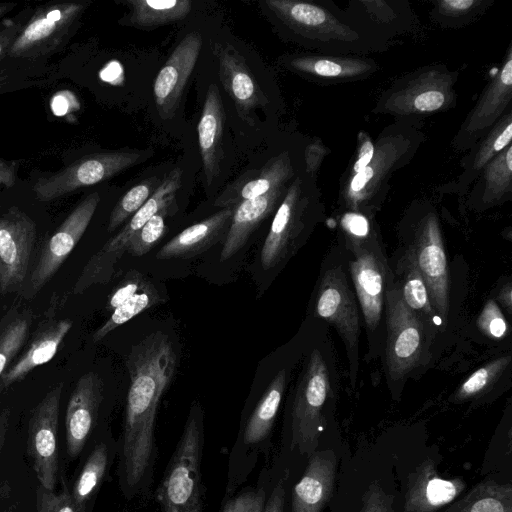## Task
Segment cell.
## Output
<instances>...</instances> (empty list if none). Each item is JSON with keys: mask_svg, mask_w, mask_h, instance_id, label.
I'll use <instances>...</instances> for the list:
<instances>
[{"mask_svg": "<svg viewBox=\"0 0 512 512\" xmlns=\"http://www.w3.org/2000/svg\"><path fill=\"white\" fill-rule=\"evenodd\" d=\"M176 363L172 341L161 331L133 346L126 359L130 385L120 462L122 480L130 490L141 482L151 465L157 409L172 382Z\"/></svg>", "mask_w": 512, "mask_h": 512, "instance_id": "cell-1", "label": "cell"}, {"mask_svg": "<svg viewBox=\"0 0 512 512\" xmlns=\"http://www.w3.org/2000/svg\"><path fill=\"white\" fill-rule=\"evenodd\" d=\"M203 411L194 403L157 491L161 512H202Z\"/></svg>", "mask_w": 512, "mask_h": 512, "instance_id": "cell-2", "label": "cell"}, {"mask_svg": "<svg viewBox=\"0 0 512 512\" xmlns=\"http://www.w3.org/2000/svg\"><path fill=\"white\" fill-rule=\"evenodd\" d=\"M181 183V169L175 168L166 175L153 194L131 217L123 229L109 239L88 260L75 282L72 290L74 294H81L95 284H106L112 279L116 264L126 253L134 234L162 207L175 200L176 192L181 187Z\"/></svg>", "mask_w": 512, "mask_h": 512, "instance_id": "cell-3", "label": "cell"}, {"mask_svg": "<svg viewBox=\"0 0 512 512\" xmlns=\"http://www.w3.org/2000/svg\"><path fill=\"white\" fill-rule=\"evenodd\" d=\"M385 363L390 380L400 381L422 360L428 349L427 324L403 301L398 286H388L385 295Z\"/></svg>", "mask_w": 512, "mask_h": 512, "instance_id": "cell-4", "label": "cell"}, {"mask_svg": "<svg viewBox=\"0 0 512 512\" xmlns=\"http://www.w3.org/2000/svg\"><path fill=\"white\" fill-rule=\"evenodd\" d=\"M331 388L327 364L315 349L298 380L291 421V448L309 457L316 452L323 431V408Z\"/></svg>", "mask_w": 512, "mask_h": 512, "instance_id": "cell-5", "label": "cell"}, {"mask_svg": "<svg viewBox=\"0 0 512 512\" xmlns=\"http://www.w3.org/2000/svg\"><path fill=\"white\" fill-rule=\"evenodd\" d=\"M148 151L114 150L86 155L56 173L39 178L33 190L40 201H51L79 188L95 185L144 161Z\"/></svg>", "mask_w": 512, "mask_h": 512, "instance_id": "cell-6", "label": "cell"}, {"mask_svg": "<svg viewBox=\"0 0 512 512\" xmlns=\"http://www.w3.org/2000/svg\"><path fill=\"white\" fill-rule=\"evenodd\" d=\"M315 310L334 326L342 338L349 359L350 380L355 384L358 372L360 315L353 292L341 267L327 269L320 280Z\"/></svg>", "mask_w": 512, "mask_h": 512, "instance_id": "cell-7", "label": "cell"}, {"mask_svg": "<svg viewBox=\"0 0 512 512\" xmlns=\"http://www.w3.org/2000/svg\"><path fill=\"white\" fill-rule=\"evenodd\" d=\"M87 5V2H64L39 7L17 34L6 54L34 57L55 50L71 32Z\"/></svg>", "mask_w": 512, "mask_h": 512, "instance_id": "cell-8", "label": "cell"}, {"mask_svg": "<svg viewBox=\"0 0 512 512\" xmlns=\"http://www.w3.org/2000/svg\"><path fill=\"white\" fill-rule=\"evenodd\" d=\"M99 202L98 192L86 196L47 241L31 273L28 297L35 295L50 281L73 251L86 231Z\"/></svg>", "mask_w": 512, "mask_h": 512, "instance_id": "cell-9", "label": "cell"}, {"mask_svg": "<svg viewBox=\"0 0 512 512\" xmlns=\"http://www.w3.org/2000/svg\"><path fill=\"white\" fill-rule=\"evenodd\" d=\"M63 383L54 386L35 407L28 427V449L40 486L53 491L58 472L57 430Z\"/></svg>", "mask_w": 512, "mask_h": 512, "instance_id": "cell-10", "label": "cell"}, {"mask_svg": "<svg viewBox=\"0 0 512 512\" xmlns=\"http://www.w3.org/2000/svg\"><path fill=\"white\" fill-rule=\"evenodd\" d=\"M213 53L224 90L233 100L238 116L250 126H255V111L268 100L254 78L243 55L230 43L217 42Z\"/></svg>", "mask_w": 512, "mask_h": 512, "instance_id": "cell-11", "label": "cell"}, {"mask_svg": "<svg viewBox=\"0 0 512 512\" xmlns=\"http://www.w3.org/2000/svg\"><path fill=\"white\" fill-rule=\"evenodd\" d=\"M411 249L432 307L443 324L449 312V271L441 233L434 219L423 224Z\"/></svg>", "mask_w": 512, "mask_h": 512, "instance_id": "cell-12", "label": "cell"}, {"mask_svg": "<svg viewBox=\"0 0 512 512\" xmlns=\"http://www.w3.org/2000/svg\"><path fill=\"white\" fill-rule=\"evenodd\" d=\"M350 272L367 329L377 330L385 305L387 265L376 248L353 243Z\"/></svg>", "mask_w": 512, "mask_h": 512, "instance_id": "cell-13", "label": "cell"}, {"mask_svg": "<svg viewBox=\"0 0 512 512\" xmlns=\"http://www.w3.org/2000/svg\"><path fill=\"white\" fill-rule=\"evenodd\" d=\"M202 47L199 32L184 36L159 71L153 85L154 101L162 120L172 119L179 107L187 81L192 74Z\"/></svg>", "mask_w": 512, "mask_h": 512, "instance_id": "cell-14", "label": "cell"}, {"mask_svg": "<svg viewBox=\"0 0 512 512\" xmlns=\"http://www.w3.org/2000/svg\"><path fill=\"white\" fill-rule=\"evenodd\" d=\"M35 232L34 222L17 210L0 220V290L2 292L18 289L26 279Z\"/></svg>", "mask_w": 512, "mask_h": 512, "instance_id": "cell-15", "label": "cell"}, {"mask_svg": "<svg viewBox=\"0 0 512 512\" xmlns=\"http://www.w3.org/2000/svg\"><path fill=\"white\" fill-rule=\"evenodd\" d=\"M104 385L95 372L81 376L72 391L66 410V443L71 458L82 451L95 425L103 399Z\"/></svg>", "mask_w": 512, "mask_h": 512, "instance_id": "cell-16", "label": "cell"}, {"mask_svg": "<svg viewBox=\"0 0 512 512\" xmlns=\"http://www.w3.org/2000/svg\"><path fill=\"white\" fill-rule=\"evenodd\" d=\"M465 487L461 478L441 477L434 461L427 459L408 478L404 512H437L453 502Z\"/></svg>", "mask_w": 512, "mask_h": 512, "instance_id": "cell-17", "label": "cell"}, {"mask_svg": "<svg viewBox=\"0 0 512 512\" xmlns=\"http://www.w3.org/2000/svg\"><path fill=\"white\" fill-rule=\"evenodd\" d=\"M337 475L333 450L314 452L299 482L294 486L292 512H321L332 497Z\"/></svg>", "mask_w": 512, "mask_h": 512, "instance_id": "cell-18", "label": "cell"}, {"mask_svg": "<svg viewBox=\"0 0 512 512\" xmlns=\"http://www.w3.org/2000/svg\"><path fill=\"white\" fill-rule=\"evenodd\" d=\"M298 183L287 191L272 221L261 249V264L270 269L283 262L294 250L302 228Z\"/></svg>", "mask_w": 512, "mask_h": 512, "instance_id": "cell-19", "label": "cell"}, {"mask_svg": "<svg viewBox=\"0 0 512 512\" xmlns=\"http://www.w3.org/2000/svg\"><path fill=\"white\" fill-rule=\"evenodd\" d=\"M225 113L219 88L210 84L202 114L198 123V141L203 171L208 185H211L220 173L224 157L223 130Z\"/></svg>", "mask_w": 512, "mask_h": 512, "instance_id": "cell-20", "label": "cell"}, {"mask_svg": "<svg viewBox=\"0 0 512 512\" xmlns=\"http://www.w3.org/2000/svg\"><path fill=\"white\" fill-rule=\"evenodd\" d=\"M234 208H224L208 218L193 224L174 236L158 251L159 260L190 258L198 255L220 240H225Z\"/></svg>", "mask_w": 512, "mask_h": 512, "instance_id": "cell-21", "label": "cell"}, {"mask_svg": "<svg viewBox=\"0 0 512 512\" xmlns=\"http://www.w3.org/2000/svg\"><path fill=\"white\" fill-rule=\"evenodd\" d=\"M286 154L270 159L260 169L249 170L228 184L216 198L214 206L234 208L243 201L254 199L285 183L291 174Z\"/></svg>", "mask_w": 512, "mask_h": 512, "instance_id": "cell-22", "label": "cell"}, {"mask_svg": "<svg viewBox=\"0 0 512 512\" xmlns=\"http://www.w3.org/2000/svg\"><path fill=\"white\" fill-rule=\"evenodd\" d=\"M282 192L283 185L264 195L243 201L234 207L220 255L222 261L232 257L244 246L250 235L274 211Z\"/></svg>", "mask_w": 512, "mask_h": 512, "instance_id": "cell-23", "label": "cell"}, {"mask_svg": "<svg viewBox=\"0 0 512 512\" xmlns=\"http://www.w3.org/2000/svg\"><path fill=\"white\" fill-rule=\"evenodd\" d=\"M72 321L62 319L39 332L24 353L0 378V387L6 388L22 380L34 368L49 362L72 327Z\"/></svg>", "mask_w": 512, "mask_h": 512, "instance_id": "cell-24", "label": "cell"}, {"mask_svg": "<svg viewBox=\"0 0 512 512\" xmlns=\"http://www.w3.org/2000/svg\"><path fill=\"white\" fill-rule=\"evenodd\" d=\"M129 22L133 27L152 29L179 21L188 16L190 0H128Z\"/></svg>", "mask_w": 512, "mask_h": 512, "instance_id": "cell-25", "label": "cell"}, {"mask_svg": "<svg viewBox=\"0 0 512 512\" xmlns=\"http://www.w3.org/2000/svg\"><path fill=\"white\" fill-rule=\"evenodd\" d=\"M286 385V371L281 369L273 378L247 421L244 443L261 442L271 431Z\"/></svg>", "mask_w": 512, "mask_h": 512, "instance_id": "cell-26", "label": "cell"}, {"mask_svg": "<svg viewBox=\"0 0 512 512\" xmlns=\"http://www.w3.org/2000/svg\"><path fill=\"white\" fill-rule=\"evenodd\" d=\"M400 267L401 280L398 288L403 301L429 326L442 324L432 307L426 283L416 265L411 248L401 258Z\"/></svg>", "mask_w": 512, "mask_h": 512, "instance_id": "cell-27", "label": "cell"}, {"mask_svg": "<svg viewBox=\"0 0 512 512\" xmlns=\"http://www.w3.org/2000/svg\"><path fill=\"white\" fill-rule=\"evenodd\" d=\"M446 512H512V486L493 480L482 481Z\"/></svg>", "mask_w": 512, "mask_h": 512, "instance_id": "cell-28", "label": "cell"}, {"mask_svg": "<svg viewBox=\"0 0 512 512\" xmlns=\"http://www.w3.org/2000/svg\"><path fill=\"white\" fill-rule=\"evenodd\" d=\"M268 8L292 28L314 31L324 27L326 12L312 4L290 0H267Z\"/></svg>", "mask_w": 512, "mask_h": 512, "instance_id": "cell-29", "label": "cell"}, {"mask_svg": "<svg viewBox=\"0 0 512 512\" xmlns=\"http://www.w3.org/2000/svg\"><path fill=\"white\" fill-rule=\"evenodd\" d=\"M160 302H162L161 296L149 281L141 291L111 312L110 317L94 332L92 336L93 342L101 341L117 327Z\"/></svg>", "mask_w": 512, "mask_h": 512, "instance_id": "cell-30", "label": "cell"}, {"mask_svg": "<svg viewBox=\"0 0 512 512\" xmlns=\"http://www.w3.org/2000/svg\"><path fill=\"white\" fill-rule=\"evenodd\" d=\"M107 465L108 448L104 443L98 444L86 460L73 487L71 496L81 511L100 485Z\"/></svg>", "mask_w": 512, "mask_h": 512, "instance_id": "cell-31", "label": "cell"}, {"mask_svg": "<svg viewBox=\"0 0 512 512\" xmlns=\"http://www.w3.org/2000/svg\"><path fill=\"white\" fill-rule=\"evenodd\" d=\"M512 86V59L509 56L505 63L499 78L495 81L487 95L474 111L469 129H482V127L491 123L492 116L496 115L498 107L505 103V97L510 98Z\"/></svg>", "mask_w": 512, "mask_h": 512, "instance_id": "cell-32", "label": "cell"}, {"mask_svg": "<svg viewBox=\"0 0 512 512\" xmlns=\"http://www.w3.org/2000/svg\"><path fill=\"white\" fill-rule=\"evenodd\" d=\"M511 361L509 355L494 359L475 370L458 388L456 401H467L479 397L506 370Z\"/></svg>", "mask_w": 512, "mask_h": 512, "instance_id": "cell-33", "label": "cell"}, {"mask_svg": "<svg viewBox=\"0 0 512 512\" xmlns=\"http://www.w3.org/2000/svg\"><path fill=\"white\" fill-rule=\"evenodd\" d=\"M158 178L152 177L133 186L113 208L107 230L113 232L133 216L153 194Z\"/></svg>", "mask_w": 512, "mask_h": 512, "instance_id": "cell-34", "label": "cell"}, {"mask_svg": "<svg viewBox=\"0 0 512 512\" xmlns=\"http://www.w3.org/2000/svg\"><path fill=\"white\" fill-rule=\"evenodd\" d=\"M177 209L173 200L162 207L150 220L132 237L127 253L133 256H142L149 252L166 231V218Z\"/></svg>", "mask_w": 512, "mask_h": 512, "instance_id": "cell-35", "label": "cell"}, {"mask_svg": "<svg viewBox=\"0 0 512 512\" xmlns=\"http://www.w3.org/2000/svg\"><path fill=\"white\" fill-rule=\"evenodd\" d=\"M29 330L26 318H18L7 325L0 334V378L11 360L23 346Z\"/></svg>", "mask_w": 512, "mask_h": 512, "instance_id": "cell-36", "label": "cell"}, {"mask_svg": "<svg viewBox=\"0 0 512 512\" xmlns=\"http://www.w3.org/2000/svg\"><path fill=\"white\" fill-rule=\"evenodd\" d=\"M512 147L493 161L487 169V190L492 196L502 194L511 183Z\"/></svg>", "mask_w": 512, "mask_h": 512, "instance_id": "cell-37", "label": "cell"}, {"mask_svg": "<svg viewBox=\"0 0 512 512\" xmlns=\"http://www.w3.org/2000/svg\"><path fill=\"white\" fill-rule=\"evenodd\" d=\"M480 331L491 339H501L508 334L509 326L497 303L489 299L477 320Z\"/></svg>", "mask_w": 512, "mask_h": 512, "instance_id": "cell-38", "label": "cell"}, {"mask_svg": "<svg viewBox=\"0 0 512 512\" xmlns=\"http://www.w3.org/2000/svg\"><path fill=\"white\" fill-rule=\"evenodd\" d=\"M149 282L143 274L135 269L129 270L113 289L107 304V310L112 312L122 303L136 295Z\"/></svg>", "mask_w": 512, "mask_h": 512, "instance_id": "cell-39", "label": "cell"}, {"mask_svg": "<svg viewBox=\"0 0 512 512\" xmlns=\"http://www.w3.org/2000/svg\"><path fill=\"white\" fill-rule=\"evenodd\" d=\"M291 65L299 71L313 73L324 77H337L352 74V65H343L329 59L297 58Z\"/></svg>", "mask_w": 512, "mask_h": 512, "instance_id": "cell-40", "label": "cell"}, {"mask_svg": "<svg viewBox=\"0 0 512 512\" xmlns=\"http://www.w3.org/2000/svg\"><path fill=\"white\" fill-rule=\"evenodd\" d=\"M38 512H82L65 490L55 494L42 486L37 489Z\"/></svg>", "mask_w": 512, "mask_h": 512, "instance_id": "cell-41", "label": "cell"}, {"mask_svg": "<svg viewBox=\"0 0 512 512\" xmlns=\"http://www.w3.org/2000/svg\"><path fill=\"white\" fill-rule=\"evenodd\" d=\"M360 512H394L393 496L386 493L379 483L373 482L363 494Z\"/></svg>", "mask_w": 512, "mask_h": 512, "instance_id": "cell-42", "label": "cell"}, {"mask_svg": "<svg viewBox=\"0 0 512 512\" xmlns=\"http://www.w3.org/2000/svg\"><path fill=\"white\" fill-rule=\"evenodd\" d=\"M512 138V123L511 121L503 127L502 130L496 131L489 137L486 143L482 146L479 151L476 161L475 167L481 168L491 157L500 152L504 147H506Z\"/></svg>", "mask_w": 512, "mask_h": 512, "instance_id": "cell-43", "label": "cell"}, {"mask_svg": "<svg viewBox=\"0 0 512 512\" xmlns=\"http://www.w3.org/2000/svg\"><path fill=\"white\" fill-rule=\"evenodd\" d=\"M265 506V492L262 489L257 491L244 492L229 500L222 512H263Z\"/></svg>", "mask_w": 512, "mask_h": 512, "instance_id": "cell-44", "label": "cell"}, {"mask_svg": "<svg viewBox=\"0 0 512 512\" xmlns=\"http://www.w3.org/2000/svg\"><path fill=\"white\" fill-rule=\"evenodd\" d=\"M80 103L76 96L68 91H60L51 100V108L55 115L63 116L67 113L78 110Z\"/></svg>", "mask_w": 512, "mask_h": 512, "instance_id": "cell-45", "label": "cell"}, {"mask_svg": "<svg viewBox=\"0 0 512 512\" xmlns=\"http://www.w3.org/2000/svg\"><path fill=\"white\" fill-rule=\"evenodd\" d=\"M444 95L437 90L420 93L414 100V106L422 112L435 111L444 104Z\"/></svg>", "mask_w": 512, "mask_h": 512, "instance_id": "cell-46", "label": "cell"}, {"mask_svg": "<svg viewBox=\"0 0 512 512\" xmlns=\"http://www.w3.org/2000/svg\"><path fill=\"white\" fill-rule=\"evenodd\" d=\"M342 224L348 233L356 239L367 237L369 233L368 221L362 215L347 214L343 218Z\"/></svg>", "mask_w": 512, "mask_h": 512, "instance_id": "cell-47", "label": "cell"}, {"mask_svg": "<svg viewBox=\"0 0 512 512\" xmlns=\"http://www.w3.org/2000/svg\"><path fill=\"white\" fill-rule=\"evenodd\" d=\"M285 506V485L284 480H280L273 488L267 502H265L263 512H284Z\"/></svg>", "mask_w": 512, "mask_h": 512, "instance_id": "cell-48", "label": "cell"}, {"mask_svg": "<svg viewBox=\"0 0 512 512\" xmlns=\"http://www.w3.org/2000/svg\"><path fill=\"white\" fill-rule=\"evenodd\" d=\"M22 29L19 22H9L0 29V57L6 54L10 44Z\"/></svg>", "mask_w": 512, "mask_h": 512, "instance_id": "cell-49", "label": "cell"}, {"mask_svg": "<svg viewBox=\"0 0 512 512\" xmlns=\"http://www.w3.org/2000/svg\"><path fill=\"white\" fill-rule=\"evenodd\" d=\"M18 163L0 158V186L12 187L17 179Z\"/></svg>", "mask_w": 512, "mask_h": 512, "instance_id": "cell-50", "label": "cell"}, {"mask_svg": "<svg viewBox=\"0 0 512 512\" xmlns=\"http://www.w3.org/2000/svg\"><path fill=\"white\" fill-rule=\"evenodd\" d=\"M373 154H374L373 144L369 140H366L362 144V146L360 148V152H359V157L354 164L355 172L358 173L359 171H361L362 169L367 167L368 164L370 163V161L372 160Z\"/></svg>", "mask_w": 512, "mask_h": 512, "instance_id": "cell-51", "label": "cell"}, {"mask_svg": "<svg viewBox=\"0 0 512 512\" xmlns=\"http://www.w3.org/2000/svg\"><path fill=\"white\" fill-rule=\"evenodd\" d=\"M374 171L370 166L359 171L351 181L350 187L354 192H358L364 188L367 182L373 177Z\"/></svg>", "mask_w": 512, "mask_h": 512, "instance_id": "cell-52", "label": "cell"}, {"mask_svg": "<svg viewBox=\"0 0 512 512\" xmlns=\"http://www.w3.org/2000/svg\"><path fill=\"white\" fill-rule=\"evenodd\" d=\"M475 4L473 0H446L442 1L441 5L449 12H464Z\"/></svg>", "mask_w": 512, "mask_h": 512, "instance_id": "cell-53", "label": "cell"}, {"mask_svg": "<svg viewBox=\"0 0 512 512\" xmlns=\"http://www.w3.org/2000/svg\"><path fill=\"white\" fill-rule=\"evenodd\" d=\"M498 298L504 308L508 311L509 314H511V308H512V289L511 284L507 283L504 285L498 295Z\"/></svg>", "mask_w": 512, "mask_h": 512, "instance_id": "cell-54", "label": "cell"}, {"mask_svg": "<svg viewBox=\"0 0 512 512\" xmlns=\"http://www.w3.org/2000/svg\"><path fill=\"white\" fill-rule=\"evenodd\" d=\"M14 6H15L14 3H2V4H0V17H2L7 12L12 10Z\"/></svg>", "mask_w": 512, "mask_h": 512, "instance_id": "cell-55", "label": "cell"}]
</instances>
